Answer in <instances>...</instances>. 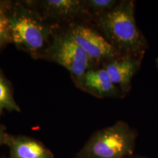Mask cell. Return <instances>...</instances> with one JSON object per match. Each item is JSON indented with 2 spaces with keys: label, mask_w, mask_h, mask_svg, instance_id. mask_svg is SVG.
Segmentation results:
<instances>
[{
  "label": "cell",
  "mask_w": 158,
  "mask_h": 158,
  "mask_svg": "<svg viewBox=\"0 0 158 158\" xmlns=\"http://www.w3.org/2000/svg\"><path fill=\"white\" fill-rule=\"evenodd\" d=\"M134 134L128 125L119 122L98 131L87 147L94 158H121L132 152Z\"/></svg>",
  "instance_id": "3"
},
{
  "label": "cell",
  "mask_w": 158,
  "mask_h": 158,
  "mask_svg": "<svg viewBox=\"0 0 158 158\" xmlns=\"http://www.w3.org/2000/svg\"><path fill=\"white\" fill-rule=\"evenodd\" d=\"M141 59L122 57L113 59L105 65L113 83L119 87L120 93L127 94L131 88V81L140 68Z\"/></svg>",
  "instance_id": "8"
},
{
  "label": "cell",
  "mask_w": 158,
  "mask_h": 158,
  "mask_svg": "<svg viewBox=\"0 0 158 158\" xmlns=\"http://www.w3.org/2000/svg\"><path fill=\"white\" fill-rule=\"evenodd\" d=\"M4 110L20 111L13 97L11 85L0 70V115Z\"/></svg>",
  "instance_id": "10"
},
{
  "label": "cell",
  "mask_w": 158,
  "mask_h": 158,
  "mask_svg": "<svg viewBox=\"0 0 158 158\" xmlns=\"http://www.w3.org/2000/svg\"><path fill=\"white\" fill-rule=\"evenodd\" d=\"M6 145L10 148L11 158H53L43 144L28 137L9 135Z\"/></svg>",
  "instance_id": "9"
},
{
  "label": "cell",
  "mask_w": 158,
  "mask_h": 158,
  "mask_svg": "<svg viewBox=\"0 0 158 158\" xmlns=\"http://www.w3.org/2000/svg\"><path fill=\"white\" fill-rule=\"evenodd\" d=\"M74 83L81 90L98 98L114 97L121 93L104 68L89 69Z\"/></svg>",
  "instance_id": "7"
},
{
  "label": "cell",
  "mask_w": 158,
  "mask_h": 158,
  "mask_svg": "<svg viewBox=\"0 0 158 158\" xmlns=\"http://www.w3.org/2000/svg\"><path fill=\"white\" fill-rule=\"evenodd\" d=\"M46 59L58 63L66 69L71 74L75 83L95 62L79 45L66 34L57 30L54 34Z\"/></svg>",
  "instance_id": "4"
},
{
  "label": "cell",
  "mask_w": 158,
  "mask_h": 158,
  "mask_svg": "<svg viewBox=\"0 0 158 158\" xmlns=\"http://www.w3.org/2000/svg\"><path fill=\"white\" fill-rule=\"evenodd\" d=\"M85 2L93 18L97 19L113 10L119 2L115 0H85Z\"/></svg>",
  "instance_id": "11"
},
{
  "label": "cell",
  "mask_w": 158,
  "mask_h": 158,
  "mask_svg": "<svg viewBox=\"0 0 158 158\" xmlns=\"http://www.w3.org/2000/svg\"><path fill=\"white\" fill-rule=\"evenodd\" d=\"M46 21L58 25L60 23H76L79 19L93 17L85 0L28 1Z\"/></svg>",
  "instance_id": "6"
},
{
  "label": "cell",
  "mask_w": 158,
  "mask_h": 158,
  "mask_svg": "<svg viewBox=\"0 0 158 158\" xmlns=\"http://www.w3.org/2000/svg\"><path fill=\"white\" fill-rule=\"evenodd\" d=\"M64 32L79 45L95 62L111 60L123 56L94 29L79 23H70Z\"/></svg>",
  "instance_id": "5"
},
{
  "label": "cell",
  "mask_w": 158,
  "mask_h": 158,
  "mask_svg": "<svg viewBox=\"0 0 158 158\" xmlns=\"http://www.w3.org/2000/svg\"><path fill=\"white\" fill-rule=\"evenodd\" d=\"M10 1H0V48L11 42L8 12Z\"/></svg>",
  "instance_id": "12"
},
{
  "label": "cell",
  "mask_w": 158,
  "mask_h": 158,
  "mask_svg": "<svg viewBox=\"0 0 158 158\" xmlns=\"http://www.w3.org/2000/svg\"><path fill=\"white\" fill-rule=\"evenodd\" d=\"M8 136L9 135L6 132V127L4 125L0 124V146L6 144Z\"/></svg>",
  "instance_id": "13"
},
{
  "label": "cell",
  "mask_w": 158,
  "mask_h": 158,
  "mask_svg": "<svg viewBox=\"0 0 158 158\" xmlns=\"http://www.w3.org/2000/svg\"><path fill=\"white\" fill-rule=\"evenodd\" d=\"M8 17L11 42L34 59H46L58 25L45 20L28 1H10Z\"/></svg>",
  "instance_id": "1"
},
{
  "label": "cell",
  "mask_w": 158,
  "mask_h": 158,
  "mask_svg": "<svg viewBox=\"0 0 158 158\" xmlns=\"http://www.w3.org/2000/svg\"><path fill=\"white\" fill-rule=\"evenodd\" d=\"M96 21L104 37L121 54L142 59L148 45L136 25L132 1L119 2L113 10Z\"/></svg>",
  "instance_id": "2"
}]
</instances>
